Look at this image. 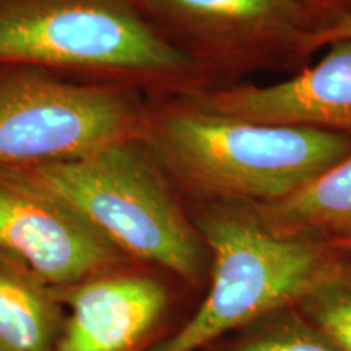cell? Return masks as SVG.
<instances>
[{
	"label": "cell",
	"mask_w": 351,
	"mask_h": 351,
	"mask_svg": "<svg viewBox=\"0 0 351 351\" xmlns=\"http://www.w3.org/2000/svg\"><path fill=\"white\" fill-rule=\"evenodd\" d=\"M142 142L199 204L282 200L351 153L348 135L241 121L182 99L148 116Z\"/></svg>",
	"instance_id": "obj_1"
},
{
	"label": "cell",
	"mask_w": 351,
	"mask_h": 351,
	"mask_svg": "<svg viewBox=\"0 0 351 351\" xmlns=\"http://www.w3.org/2000/svg\"><path fill=\"white\" fill-rule=\"evenodd\" d=\"M15 169L75 210L134 261L191 287L204 280L207 245L142 140Z\"/></svg>",
	"instance_id": "obj_2"
},
{
	"label": "cell",
	"mask_w": 351,
	"mask_h": 351,
	"mask_svg": "<svg viewBox=\"0 0 351 351\" xmlns=\"http://www.w3.org/2000/svg\"><path fill=\"white\" fill-rule=\"evenodd\" d=\"M189 215L207 245L210 287L195 313L150 351H200L295 307L340 257L328 244L275 234L247 205L199 204Z\"/></svg>",
	"instance_id": "obj_3"
},
{
	"label": "cell",
	"mask_w": 351,
	"mask_h": 351,
	"mask_svg": "<svg viewBox=\"0 0 351 351\" xmlns=\"http://www.w3.org/2000/svg\"><path fill=\"white\" fill-rule=\"evenodd\" d=\"M0 65L191 86L199 64L130 0H0Z\"/></svg>",
	"instance_id": "obj_4"
},
{
	"label": "cell",
	"mask_w": 351,
	"mask_h": 351,
	"mask_svg": "<svg viewBox=\"0 0 351 351\" xmlns=\"http://www.w3.org/2000/svg\"><path fill=\"white\" fill-rule=\"evenodd\" d=\"M147 122L129 85H83L47 70L0 65V168L70 160L142 140Z\"/></svg>",
	"instance_id": "obj_5"
},
{
	"label": "cell",
	"mask_w": 351,
	"mask_h": 351,
	"mask_svg": "<svg viewBox=\"0 0 351 351\" xmlns=\"http://www.w3.org/2000/svg\"><path fill=\"white\" fill-rule=\"evenodd\" d=\"M199 64L247 70L300 59L324 20L306 0H137Z\"/></svg>",
	"instance_id": "obj_6"
},
{
	"label": "cell",
	"mask_w": 351,
	"mask_h": 351,
	"mask_svg": "<svg viewBox=\"0 0 351 351\" xmlns=\"http://www.w3.org/2000/svg\"><path fill=\"white\" fill-rule=\"evenodd\" d=\"M0 252L54 288L137 262L15 168H0Z\"/></svg>",
	"instance_id": "obj_7"
},
{
	"label": "cell",
	"mask_w": 351,
	"mask_h": 351,
	"mask_svg": "<svg viewBox=\"0 0 351 351\" xmlns=\"http://www.w3.org/2000/svg\"><path fill=\"white\" fill-rule=\"evenodd\" d=\"M142 265L130 262L52 287L67 311L57 351H150L169 335L173 291Z\"/></svg>",
	"instance_id": "obj_8"
},
{
	"label": "cell",
	"mask_w": 351,
	"mask_h": 351,
	"mask_svg": "<svg viewBox=\"0 0 351 351\" xmlns=\"http://www.w3.org/2000/svg\"><path fill=\"white\" fill-rule=\"evenodd\" d=\"M234 119L306 127L351 137V39L332 43L317 62L271 85L197 88L181 98Z\"/></svg>",
	"instance_id": "obj_9"
},
{
	"label": "cell",
	"mask_w": 351,
	"mask_h": 351,
	"mask_svg": "<svg viewBox=\"0 0 351 351\" xmlns=\"http://www.w3.org/2000/svg\"><path fill=\"white\" fill-rule=\"evenodd\" d=\"M247 207L283 238L328 245L351 243V153L295 194Z\"/></svg>",
	"instance_id": "obj_10"
},
{
	"label": "cell",
	"mask_w": 351,
	"mask_h": 351,
	"mask_svg": "<svg viewBox=\"0 0 351 351\" xmlns=\"http://www.w3.org/2000/svg\"><path fill=\"white\" fill-rule=\"evenodd\" d=\"M65 317L54 288L0 252V351H57Z\"/></svg>",
	"instance_id": "obj_11"
},
{
	"label": "cell",
	"mask_w": 351,
	"mask_h": 351,
	"mask_svg": "<svg viewBox=\"0 0 351 351\" xmlns=\"http://www.w3.org/2000/svg\"><path fill=\"white\" fill-rule=\"evenodd\" d=\"M200 351H339L296 307H287L215 340Z\"/></svg>",
	"instance_id": "obj_12"
},
{
	"label": "cell",
	"mask_w": 351,
	"mask_h": 351,
	"mask_svg": "<svg viewBox=\"0 0 351 351\" xmlns=\"http://www.w3.org/2000/svg\"><path fill=\"white\" fill-rule=\"evenodd\" d=\"M295 307L337 350L351 351V252L340 251L326 278Z\"/></svg>",
	"instance_id": "obj_13"
},
{
	"label": "cell",
	"mask_w": 351,
	"mask_h": 351,
	"mask_svg": "<svg viewBox=\"0 0 351 351\" xmlns=\"http://www.w3.org/2000/svg\"><path fill=\"white\" fill-rule=\"evenodd\" d=\"M343 39H351V12L337 16L311 34L302 46V56H309L320 47H327L328 44L343 41Z\"/></svg>",
	"instance_id": "obj_14"
},
{
	"label": "cell",
	"mask_w": 351,
	"mask_h": 351,
	"mask_svg": "<svg viewBox=\"0 0 351 351\" xmlns=\"http://www.w3.org/2000/svg\"><path fill=\"white\" fill-rule=\"evenodd\" d=\"M306 2L314 8L326 25L337 16L351 12V0H306Z\"/></svg>",
	"instance_id": "obj_15"
},
{
	"label": "cell",
	"mask_w": 351,
	"mask_h": 351,
	"mask_svg": "<svg viewBox=\"0 0 351 351\" xmlns=\"http://www.w3.org/2000/svg\"><path fill=\"white\" fill-rule=\"evenodd\" d=\"M332 247L340 249V251H345V252H351V243H341V244L332 245Z\"/></svg>",
	"instance_id": "obj_16"
}]
</instances>
